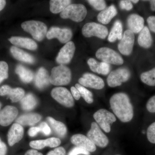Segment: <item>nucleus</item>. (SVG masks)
<instances>
[{
	"label": "nucleus",
	"instance_id": "1",
	"mask_svg": "<svg viewBox=\"0 0 155 155\" xmlns=\"http://www.w3.org/2000/svg\"><path fill=\"white\" fill-rule=\"evenodd\" d=\"M111 109L114 115L124 123L130 122L134 117V109L130 98L126 94L117 93L110 100Z\"/></svg>",
	"mask_w": 155,
	"mask_h": 155
},
{
	"label": "nucleus",
	"instance_id": "2",
	"mask_svg": "<svg viewBox=\"0 0 155 155\" xmlns=\"http://www.w3.org/2000/svg\"><path fill=\"white\" fill-rule=\"evenodd\" d=\"M72 79V72L68 67L60 65L54 67L50 76V83L55 86L69 84Z\"/></svg>",
	"mask_w": 155,
	"mask_h": 155
},
{
	"label": "nucleus",
	"instance_id": "3",
	"mask_svg": "<svg viewBox=\"0 0 155 155\" xmlns=\"http://www.w3.org/2000/svg\"><path fill=\"white\" fill-rule=\"evenodd\" d=\"M22 29L32 35L35 39L40 41L46 36L48 32L47 25L44 22L35 20H30L22 22Z\"/></svg>",
	"mask_w": 155,
	"mask_h": 155
},
{
	"label": "nucleus",
	"instance_id": "4",
	"mask_svg": "<svg viewBox=\"0 0 155 155\" xmlns=\"http://www.w3.org/2000/svg\"><path fill=\"white\" fill-rule=\"evenodd\" d=\"M87 10L81 4H72L61 12L60 16L63 19H70L75 22H80L85 19Z\"/></svg>",
	"mask_w": 155,
	"mask_h": 155
},
{
	"label": "nucleus",
	"instance_id": "5",
	"mask_svg": "<svg viewBox=\"0 0 155 155\" xmlns=\"http://www.w3.org/2000/svg\"><path fill=\"white\" fill-rule=\"evenodd\" d=\"M93 117L101 129L107 133L110 132L111 125L116 121L115 115L105 109L97 111L94 114Z\"/></svg>",
	"mask_w": 155,
	"mask_h": 155
},
{
	"label": "nucleus",
	"instance_id": "6",
	"mask_svg": "<svg viewBox=\"0 0 155 155\" xmlns=\"http://www.w3.org/2000/svg\"><path fill=\"white\" fill-rule=\"evenodd\" d=\"M87 136L96 146L104 148L109 144V140L107 137L96 122H92L90 129L87 132Z\"/></svg>",
	"mask_w": 155,
	"mask_h": 155
},
{
	"label": "nucleus",
	"instance_id": "7",
	"mask_svg": "<svg viewBox=\"0 0 155 155\" xmlns=\"http://www.w3.org/2000/svg\"><path fill=\"white\" fill-rule=\"evenodd\" d=\"M96 57L102 62L109 64L121 65L124 63L122 57L116 51L110 48H100L96 53Z\"/></svg>",
	"mask_w": 155,
	"mask_h": 155
},
{
	"label": "nucleus",
	"instance_id": "8",
	"mask_svg": "<svg viewBox=\"0 0 155 155\" xmlns=\"http://www.w3.org/2000/svg\"><path fill=\"white\" fill-rule=\"evenodd\" d=\"M130 70L125 67L119 68L111 72L107 78L108 86L115 87L122 85L130 77Z\"/></svg>",
	"mask_w": 155,
	"mask_h": 155
},
{
	"label": "nucleus",
	"instance_id": "9",
	"mask_svg": "<svg viewBox=\"0 0 155 155\" xmlns=\"http://www.w3.org/2000/svg\"><path fill=\"white\" fill-rule=\"evenodd\" d=\"M51 95L54 99L64 107L71 108L75 104L74 98L71 93L65 87H55L51 92Z\"/></svg>",
	"mask_w": 155,
	"mask_h": 155
},
{
	"label": "nucleus",
	"instance_id": "10",
	"mask_svg": "<svg viewBox=\"0 0 155 155\" xmlns=\"http://www.w3.org/2000/svg\"><path fill=\"white\" fill-rule=\"evenodd\" d=\"M82 34L85 37L95 36L104 39L108 35V30L104 25L94 22H88L84 25Z\"/></svg>",
	"mask_w": 155,
	"mask_h": 155
},
{
	"label": "nucleus",
	"instance_id": "11",
	"mask_svg": "<svg viewBox=\"0 0 155 155\" xmlns=\"http://www.w3.org/2000/svg\"><path fill=\"white\" fill-rule=\"evenodd\" d=\"M79 84L84 87L101 90L104 87L105 83L101 78L92 73H84L78 79Z\"/></svg>",
	"mask_w": 155,
	"mask_h": 155
},
{
	"label": "nucleus",
	"instance_id": "12",
	"mask_svg": "<svg viewBox=\"0 0 155 155\" xmlns=\"http://www.w3.org/2000/svg\"><path fill=\"white\" fill-rule=\"evenodd\" d=\"M134 40V33L128 29L125 31L121 41L118 45L119 52L124 55H130L133 51Z\"/></svg>",
	"mask_w": 155,
	"mask_h": 155
},
{
	"label": "nucleus",
	"instance_id": "13",
	"mask_svg": "<svg viewBox=\"0 0 155 155\" xmlns=\"http://www.w3.org/2000/svg\"><path fill=\"white\" fill-rule=\"evenodd\" d=\"M72 32L69 28L52 27L48 31L46 37L48 39L57 38L62 43H67L72 38Z\"/></svg>",
	"mask_w": 155,
	"mask_h": 155
},
{
	"label": "nucleus",
	"instance_id": "14",
	"mask_svg": "<svg viewBox=\"0 0 155 155\" xmlns=\"http://www.w3.org/2000/svg\"><path fill=\"white\" fill-rule=\"evenodd\" d=\"M75 51V45L72 41H69L60 50L56 58V61L60 65H65L70 63L73 58Z\"/></svg>",
	"mask_w": 155,
	"mask_h": 155
},
{
	"label": "nucleus",
	"instance_id": "15",
	"mask_svg": "<svg viewBox=\"0 0 155 155\" xmlns=\"http://www.w3.org/2000/svg\"><path fill=\"white\" fill-rule=\"evenodd\" d=\"M71 143L76 147L82 148L89 152H94L97 149L96 146L86 136L82 134H76L72 136L70 139Z\"/></svg>",
	"mask_w": 155,
	"mask_h": 155
},
{
	"label": "nucleus",
	"instance_id": "16",
	"mask_svg": "<svg viewBox=\"0 0 155 155\" xmlns=\"http://www.w3.org/2000/svg\"><path fill=\"white\" fill-rule=\"evenodd\" d=\"M17 108L12 106H7L0 111V125L8 126L12 123L18 116Z\"/></svg>",
	"mask_w": 155,
	"mask_h": 155
},
{
	"label": "nucleus",
	"instance_id": "17",
	"mask_svg": "<svg viewBox=\"0 0 155 155\" xmlns=\"http://www.w3.org/2000/svg\"><path fill=\"white\" fill-rule=\"evenodd\" d=\"M25 94L24 90L20 87L12 88L8 85H4L0 87V96H8L13 103L21 101L25 96Z\"/></svg>",
	"mask_w": 155,
	"mask_h": 155
},
{
	"label": "nucleus",
	"instance_id": "18",
	"mask_svg": "<svg viewBox=\"0 0 155 155\" xmlns=\"http://www.w3.org/2000/svg\"><path fill=\"white\" fill-rule=\"evenodd\" d=\"M24 129L22 125L15 123L12 125L8 134V143L10 146L19 142L23 137Z\"/></svg>",
	"mask_w": 155,
	"mask_h": 155
},
{
	"label": "nucleus",
	"instance_id": "19",
	"mask_svg": "<svg viewBox=\"0 0 155 155\" xmlns=\"http://www.w3.org/2000/svg\"><path fill=\"white\" fill-rule=\"evenodd\" d=\"M127 22L128 30L133 33H140L144 27V19L138 14H132L129 15Z\"/></svg>",
	"mask_w": 155,
	"mask_h": 155
},
{
	"label": "nucleus",
	"instance_id": "20",
	"mask_svg": "<svg viewBox=\"0 0 155 155\" xmlns=\"http://www.w3.org/2000/svg\"><path fill=\"white\" fill-rule=\"evenodd\" d=\"M9 41L16 46L25 48L30 50L37 49L36 43L31 39L21 37H12L8 39Z\"/></svg>",
	"mask_w": 155,
	"mask_h": 155
},
{
	"label": "nucleus",
	"instance_id": "21",
	"mask_svg": "<svg viewBox=\"0 0 155 155\" xmlns=\"http://www.w3.org/2000/svg\"><path fill=\"white\" fill-rule=\"evenodd\" d=\"M50 76L46 69L43 67H41L35 75V86L40 89H42L48 86L50 83Z\"/></svg>",
	"mask_w": 155,
	"mask_h": 155
},
{
	"label": "nucleus",
	"instance_id": "22",
	"mask_svg": "<svg viewBox=\"0 0 155 155\" xmlns=\"http://www.w3.org/2000/svg\"><path fill=\"white\" fill-rule=\"evenodd\" d=\"M10 51L13 57L18 61L30 64H33L35 62V59L33 56L17 47H11Z\"/></svg>",
	"mask_w": 155,
	"mask_h": 155
},
{
	"label": "nucleus",
	"instance_id": "23",
	"mask_svg": "<svg viewBox=\"0 0 155 155\" xmlns=\"http://www.w3.org/2000/svg\"><path fill=\"white\" fill-rule=\"evenodd\" d=\"M117 11L114 5L109 6L101 11L98 15V21L103 24H107L117 15Z\"/></svg>",
	"mask_w": 155,
	"mask_h": 155
},
{
	"label": "nucleus",
	"instance_id": "24",
	"mask_svg": "<svg viewBox=\"0 0 155 155\" xmlns=\"http://www.w3.org/2000/svg\"><path fill=\"white\" fill-rule=\"evenodd\" d=\"M41 118V116L39 114H25L18 117L16 122L21 125H33L39 122Z\"/></svg>",
	"mask_w": 155,
	"mask_h": 155
},
{
	"label": "nucleus",
	"instance_id": "25",
	"mask_svg": "<svg viewBox=\"0 0 155 155\" xmlns=\"http://www.w3.org/2000/svg\"><path fill=\"white\" fill-rule=\"evenodd\" d=\"M139 45L144 48H150L153 44V38L149 29L147 26H144L140 32L137 39Z\"/></svg>",
	"mask_w": 155,
	"mask_h": 155
},
{
	"label": "nucleus",
	"instance_id": "26",
	"mask_svg": "<svg viewBox=\"0 0 155 155\" xmlns=\"http://www.w3.org/2000/svg\"><path fill=\"white\" fill-rule=\"evenodd\" d=\"M16 74L24 83H30L34 78L33 72L30 69L21 65H17L15 69Z\"/></svg>",
	"mask_w": 155,
	"mask_h": 155
},
{
	"label": "nucleus",
	"instance_id": "27",
	"mask_svg": "<svg viewBox=\"0 0 155 155\" xmlns=\"http://www.w3.org/2000/svg\"><path fill=\"white\" fill-rule=\"evenodd\" d=\"M47 120L56 134L61 137H64L67 134V126L63 122L57 121L51 117H48Z\"/></svg>",
	"mask_w": 155,
	"mask_h": 155
},
{
	"label": "nucleus",
	"instance_id": "28",
	"mask_svg": "<svg viewBox=\"0 0 155 155\" xmlns=\"http://www.w3.org/2000/svg\"><path fill=\"white\" fill-rule=\"evenodd\" d=\"M71 2V1L69 0H51L50 2V11L55 14L61 13Z\"/></svg>",
	"mask_w": 155,
	"mask_h": 155
},
{
	"label": "nucleus",
	"instance_id": "29",
	"mask_svg": "<svg viewBox=\"0 0 155 155\" xmlns=\"http://www.w3.org/2000/svg\"><path fill=\"white\" fill-rule=\"evenodd\" d=\"M122 31L123 28L122 22L119 20H117L114 23V26L109 34L108 40L110 42H114L117 39H122Z\"/></svg>",
	"mask_w": 155,
	"mask_h": 155
},
{
	"label": "nucleus",
	"instance_id": "30",
	"mask_svg": "<svg viewBox=\"0 0 155 155\" xmlns=\"http://www.w3.org/2000/svg\"><path fill=\"white\" fill-rule=\"evenodd\" d=\"M20 104L23 110H31L36 107L37 100L33 94L28 93L20 101Z\"/></svg>",
	"mask_w": 155,
	"mask_h": 155
},
{
	"label": "nucleus",
	"instance_id": "31",
	"mask_svg": "<svg viewBox=\"0 0 155 155\" xmlns=\"http://www.w3.org/2000/svg\"><path fill=\"white\" fill-rule=\"evenodd\" d=\"M140 79L143 83L150 86H155V67L142 73Z\"/></svg>",
	"mask_w": 155,
	"mask_h": 155
},
{
	"label": "nucleus",
	"instance_id": "32",
	"mask_svg": "<svg viewBox=\"0 0 155 155\" xmlns=\"http://www.w3.org/2000/svg\"><path fill=\"white\" fill-rule=\"evenodd\" d=\"M75 87L78 90L80 93L81 96L84 99L87 104H91L93 103V94L91 91L79 84H76Z\"/></svg>",
	"mask_w": 155,
	"mask_h": 155
},
{
	"label": "nucleus",
	"instance_id": "33",
	"mask_svg": "<svg viewBox=\"0 0 155 155\" xmlns=\"http://www.w3.org/2000/svg\"><path fill=\"white\" fill-rule=\"evenodd\" d=\"M8 66L5 61H0V84L8 77Z\"/></svg>",
	"mask_w": 155,
	"mask_h": 155
},
{
	"label": "nucleus",
	"instance_id": "34",
	"mask_svg": "<svg viewBox=\"0 0 155 155\" xmlns=\"http://www.w3.org/2000/svg\"><path fill=\"white\" fill-rule=\"evenodd\" d=\"M89 4L97 11H103L106 9V3L103 0H88Z\"/></svg>",
	"mask_w": 155,
	"mask_h": 155
},
{
	"label": "nucleus",
	"instance_id": "35",
	"mask_svg": "<svg viewBox=\"0 0 155 155\" xmlns=\"http://www.w3.org/2000/svg\"><path fill=\"white\" fill-rule=\"evenodd\" d=\"M147 138L150 143H155V122L148 127L147 131Z\"/></svg>",
	"mask_w": 155,
	"mask_h": 155
},
{
	"label": "nucleus",
	"instance_id": "36",
	"mask_svg": "<svg viewBox=\"0 0 155 155\" xmlns=\"http://www.w3.org/2000/svg\"><path fill=\"white\" fill-rule=\"evenodd\" d=\"M61 140L60 139L56 137H51L45 140V147L51 148L56 147L61 144Z\"/></svg>",
	"mask_w": 155,
	"mask_h": 155
},
{
	"label": "nucleus",
	"instance_id": "37",
	"mask_svg": "<svg viewBox=\"0 0 155 155\" xmlns=\"http://www.w3.org/2000/svg\"><path fill=\"white\" fill-rule=\"evenodd\" d=\"M110 70V64L105 62H102L100 63L98 74L103 75H107L109 74Z\"/></svg>",
	"mask_w": 155,
	"mask_h": 155
},
{
	"label": "nucleus",
	"instance_id": "38",
	"mask_svg": "<svg viewBox=\"0 0 155 155\" xmlns=\"http://www.w3.org/2000/svg\"><path fill=\"white\" fill-rule=\"evenodd\" d=\"M29 145L34 149L36 150L42 149L45 147L44 140H39L31 141Z\"/></svg>",
	"mask_w": 155,
	"mask_h": 155
},
{
	"label": "nucleus",
	"instance_id": "39",
	"mask_svg": "<svg viewBox=\"0 0 155 155\" xmlns=\"http://www.w3.org/2000/svg\"><path fill=\"white\" fill-rule=\"evenodd\" d=\"M100 63H98L94 58H90L87 61V64L89 66L90 68L93 72L98 73L99 68L100 67Z\"/></svg>",
	"mask_w": 155,
	"mask_h": 155
},
{
	"label": "nucleus",
	"instance_id": "40",
	"mask_svg": "<svg viewBox=\"0 0 155 155\" xmlns=\"http://www.w3.org/2000/svg\"><path fill=\"white\" fill-rule=\"evenodd\" d=\"M79 154L90 155V152H89L86 150L78 147H75L73 148L68 154V155H78Z\"/></svg>",
	"mask_w": 155,
	"mask_h": 155
},
{
	"label": "nucleus",
	"instance_id": "41",
	"mask_svg": "<svg viewBox=\"0 0 155 155\" xmlns=\"http://www.w3.org/2000/svg\"><path fill=\"white\" fill-rule=\"evenodd\" d=\"M146 108L148 112L155 113V95L150 98L147 103Z\"/></svg>",
	"mask_w": 155,
	"mask_h": 155
},
{
	"label": "nucleus",
	"instance_id": "42",
	"mask_svg": "<svg viewBox=\"0 0 155 155\" xmlns=\"http://www.w3.org/2000/svg\"><path fill=\"white\" fill-rule=\"evenodd\" d=\"M119 7L122 10H125L126 11H130L133 8V5L130 1L123 0L120 1L119 3Z\"/></svg>",
	"mask_w": 155,
	"mask_h": 155
},
{
	"label": "nucleus",
	"instance_id": "43",
	"mask_svg": "<svg viewBox=\"0 0 155 155\" xmlns=\"http://www.w3.org/2000/svg\"><path fill=\"white\" fill-rule=\"evenodd\" d=\"M41 132L45 135H49L51 132V128L47 123L42 122L38 126Z\"/></svg>",
	"mask_w": 155,
	"mask_h": 155
},
{
	"label": "nucleus",
	"instance_id": "44",
	"mask_svg": "<svg viewBox=\"0 0 155 155\" xmlns=\"http://www.w3.org/2000/svg\"><path fill=\"white\" fill-rule=\"evenodd\" d=\"M66 150L63 147H59L51 151L47 155H66Z\"/></svg>",
	"mask_w": 155,
	"mask_h": 155
},
{
	"label": "nucleus",
	"instance_id": "45",
	"mask_svg": "<svg viewBox=\"0 0 155 155\" xmlns=\"http://www.w3.org/2000/svg\"><path fill=\"white\" fill-rule=\"evenodd\" d=\"M147 22L150 29L155 33V16H150L147 19Z\"/></svg>",
	"mask_w": 155,
	"mask_h": 155
},
{
	"label": "nucleus",
	"instance_id": "46",
	"mask_svg": "<svg viewBox=\"0 0 155 155\" xmlns=\"http://www.w3.org/2000/svg\"><path fill=\"white\" fill-rule=\"evenodd\" d=\"M71 93L72 97L75 100L78 101L80 99L81 97L80 93L75 87L72 86L71 87Z\"/></svg>",
	"mask_w": 155,
	"mask_h": 155
},
{
	"label": "nucleus",
	"instance_id": "47",
	"mask_svg": "<svg viewBox=\"0 0 155 155\" xmlns=\"http://www.w3.org/2000/svg\"><path fill=\"white\" fill-rule=\"evenodd\" d=\"M40 131V129L38 127H31L28 130V134L29 136L33 137L35 136Z\"/></svg>",
	"mask_w": 155,
	"mask_h": 155
},
{
	"label": "nucleus",
	"instance_id": "48",
	"mask_svg": "<svg viewBox=\"0 0 155 155\" xmlns=\"http://www.w3.org/2000/svg\"><path fill=\"white\" fill-rule=\"evenodd\" d=\"M7 152V147L3 142H0V155H6Z\"/></svg>",
	"mask_w": 155,
	"mask_h": 155
},
{
	"label": "nucleus",
	"instance_id": "49",
	"mask_svg": "<svg viewBox=\"0 0 155 155\" xmlns=\"http://www.w3.org/2000/svg\"><path fill=\"white\" fill-rule=\"evenodd\" d=\"M25 155H43V154L36 150H29L25 153Z\"/></svg>",
	"mask_w": 155,
	"mask_h": 155
},
{
	"label": "nucleus",
	"instance_id": "50",
	"mask_svg": "<svg viewBox=\"0 0 155 155\" xmlns=\"http://www.w3.org/2000/svg\"><path fill=\"white\" fill-rule=\"evenodd\" d=\"M150 4L151 10L153 11H155V0H150L148 1Z\"/></svg>",
	"mask_w": 155,
	"mask_h": 155
},
{
	"label": "nucleus",
	"instance_id": "51",
	"mask_svg": "<svg viewBox=\"0 0 155 155\" xmlns=\"http://www.w3.org/2000/svg\"><path fill=\"white\" fill-rule=\"evenodd\" d=\"M6 5V2L4 0H0V11L2 10Z\"/></svg>",
	"mask_w": 155,
	"mask_h": 155
},
{
	"label": "nucleus",
	"instance_id": "52",
	"mask_svg": "<svg viewBox=\"0 0 155 155\" xmlns=\"http://www.w3.org/2000/svg\"><path fill=\"white\" fill-rule=\"evenodd\" d=\"M131 2H133L134 3V4H137L139 2L138 0H131Z\"/></svg>",
	"mask_w": 155,
	"mask_h": 155
},
{
	"label": "nucleus",
	"instance_id": "53",
	"mask_svg": "<svg viewBox=\"0 0 155 155\" xmlns=\"http://www.w3.org/2000/svg\"><path fill=\"white\" fill-rule=\"evenodd\" d=\"M2 104H1V103L0 102V110H1V108L2 107Z\"/></svg>",
	"mask_w": 155,
	"mask_h": 155
},
{
	"label": "nucleus",
	"instance_id": "54",
	"mask_svg": "<svg viewBox=\"0 0 155 155\" xmlns=\"http://www.w3.org/2000/svg\"><path fill=\"white\" fill-rule=\"evenodd\" d=\"M2 142V141H1V138H0V142Z\"/></svg>",
	"mask_w": 155,
	"mask_h": 155
},
{
	"label": "nucleus",
	"instance_id": "55",
	"mask_svg": "<svg viewBox=\"0 0 155 155\" xmlns=\"http://www.w3.org/2000/svg\"><path fill=\"white\" fill-rule=\"evenodd\" d=\"M119 155V154H117V155Z\"/></svg>",
	"mask_w": 155,
	"mask_h": 155
}]
</instances>
